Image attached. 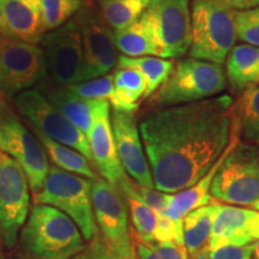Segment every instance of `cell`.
<instances>
[{
	"mask_svg": "<svg viewBox=\"0 0 259 259\" xmlns=\"http://www.w3.org/2000/svg\"><path fill=\"white\" fill-rule=\"evenodd\" d=\"M234 102L229 95L156 109L139 122L154 187L174 194L198 183L231 142Z\"/></svg>",
	"mask_w": 259,
	"mask_h": 259,
	"instance_id": "obj_1",
	"label": "cell"
},
{
	"mask_svg": "<svg viewBox=\"0 0 259 259\" xmlns=\"http://www.w3.org/2000/svg\"><path fill=\"white\" fill-rule=\"evenodd\" d=\"M78 226L59 209L34 204L18 238L19 259H72L85 248Z\"/></svg>",
	"mask_w": 259,
	"mask_h": 259,
	"instance_id": "obj_2",
	"label": "cell"
},
{
	"mask_svg": "<svg viewBox=\"0 0 259 259\" xmlns=\"http://www.w3.org/2000/svg\"><path fill=\"white\" fill-rule=\"evenodd\" d=\"M227 87L222 65L194 58L178 61L164 83L147 100L149 108L168 107L212 99Z\"/></svg>",
	"mask_w": 259,
	"mask_h": 259,
	"instance_id": "obj_3",
	"label": "cell"
},
{
	"mask_svg": "<svg viewBox=\"0 0 259 259\" xmlns=\"http://www.w3.org/2000/svg\"><path fill=\"white\" fill-rule=\"evenodd\" d=\"M236 38L234 10L215 0H193L190 58L222 65Z\"/></svg>",
	"mask_w": 259,
	"mask_h": 259,
	"instance_id": "obj_4",
	"label": "cell"
},
{
	"mask_svg": "<svg viewBox=\"0 0 259 259\" xmlns=\"http://www.w3.org/2000/svg\"><path fill=\"white\" fill-rule=\"evenodd\" d=\"M93 180L50 164L44 186L34 196V202L51 205L66 213L78 226L84 240L90 242L100 234L93 206Z\"/></svg>",
	"mask_w": 259,
	"mask_h": 259,
	"instance_id": "obj_5",
	"label": "cell"
},
{
	"mask_svg": "<svg viewBox=\"0 0 259 259\" xmlns=\"http://www.w3.org/2000/svg\"><path fill=\"white\" fill-rule=\"evenodd\" d=\"M210 196L236 206H252L259 200V142L235 144L213 178Z\"/></svg>",
	"mask_w": 259,
	"mask_h": 259,
	"instance_id": "obj_6",
	"label": "cell"
},
{
	"mask_svg": "<svg viewBox=\"0 0 259 259\" xmlns=\"http://www.w3.org/2000/svg\"><path fill=\"white\" fill-rule=\"evenodd\" d=\"M0 151L22 167L32 194L40 192L50 169L46 151L28 124L16 115L5 99H0Z\"/></svg>",
	"mask_w": 259,
	"mask_h": 259,
	"instance_id": "obj_7",
	"label": "cell"
},
{
	"mask_svg": "<svg viewBox=\"0 0 259 259\" xmlns=\"http://www.w3.org/2000/svg\"><path fill=\"white\" fill-rule=\"evenodd\" d=\"M17 112L29 125L58 143L77 150L93 163L88 137L37 89H29L14 99Z\"/></svg>",
	"mask_w": 259,
	"mask_h": 259,
	"instance_id": "obj_8",
	"label": "cell"
},
{
	"mask_svg": "<svg viewBox=\"0 0 259 259\" xmlns=\"http://www.w3.org/2000/svg\"><path fill=\"white\" fill-rule=\"evenodd\" d=\"M30 185L24 170L0 151V238L8 248H14L29 215Z\"/></svg>",
	"mask_w": 259,
	"mask_h": 259,
	"instance_id": "obj_9",
	"label": "cell"
},
{
	"mask_svg": "<svg viewBox=\"0 0 259 259\" xmlns=\"http://www.w3.org/2000/svg\"><path fill=\"white\" fill-rule=\"evenodd\" d=\"M46 77L42 48L5 36L0 45V96L15 99Z\"/></svg>",
	"mask_w": 259,
	"mask_h": 259,
	"instance_id": "obj_10",
	"label": "cell"
},
{
	"mask_svg": "<svg viewBox=\"0 0 259 259\" xmlns=\"http://www.w3.org/2000/svg\"><path fill=\"white\" fill-rule=\"evenodd\" d=\"M93 206L97 228L109 251L125 259H136L128 231L125 197L103 179L93 183Z\"/></svg>",
	"mask_w": 259,
	"mask_h": 259,
	"instance_id": "obj_11",
	"label": "cell"
},
{
	"mask_svg": "<svg viewBox=\"0 0 259 259\" xmlns=\"http://www.w3.org/2000/svg\"><path fill=\"white\" fill-rule=\"evenodd\" d=\"M40 45L51 83L59 87L80 83L83 47L76 16L61 28L45 35Z\"/></svg>",
	"mask_w": 259,
	"mask_h": 259,
	"instance_id": "obj_12",
	"label": "cell"
},
{
	"mask_svg": "<svg viewBox=\"0 0 259 259\" xmlns=\"http://www.w3.org/2000/svg\"><path fill=\"white\" fill-rule=\"evenodd\" d=\"M158 58L176 59L191 46L190 0H153L147 10Z\"/></svg>",
	"mask_w": 259,
	"mask_h": 259,
	"instance_id": "obj_13",
	"label": "cell"
},
{
	"mask_svg": "<svg viewBox=\"0 0 259 259\" xmlns=\"http://www.w3.org/2000/svg\"><path fill=\"white\" fill-rule=\"evenodd\" d=\"M83 47L80 83L106 76L116 66L118 50L114 34L93 10L84 8L76 16Z\"/></svg>",
	"mask_w": 259,
	"mask_h": 259,
	"instance_id": "obj_14",
	"label": "cell"
},
{
	"mask_svg": "<svg viewBox=\"0 0 259 259\" xmlns=\"http://www.w3.org/2000/svg\"><path fill=\"white\" fill-rule=\"evenodd\" d=\"M111 119L116 153L125 173L138 185L155 189L135 114L113 109Z\"/></svg>",
	"mask_w": 259,
	"mask_h": 259,
	"instance_id": "obj_15",
	"label": "cell"
},
{
	"mask_svg": "<svg viewBox=\"0 0 259 259\" xmlns=\"http://www.w3.org/2000/svg\"><path fill=\"white\" fill-rule=\"evenodd\" d=\"M93 163L107 183L118 187L127 178L116 153L112 128L111 105L108 101L97 100L90 131L87 135Z\"/></svg>",
	"mask_w": 259,
	"mask_h": 259,
	"instance_id": "obj_16",
	"label": "cell"
},
{
	"mask_svg": "<svg viewBox=\"0 0 259 259\" xmlns=\"http://www.w3.org/2000/svg\"><path fill=\"white\" fill-rule=\"evenodd\" d=\"M259 240V211L236 205L219 204L208 248L245 246Z\"/></svg>",
	"mask_w": 259,
	"mask_h": 259,
	"instance_id": "obj_17",
	"label": "cell"
},
{
	"mask_svg": "<svg viewBox=\"0 0 259 259\" xmlns=\"http://www.w3.org/2000/svg\"><path fill=\"white\" fill-rule=\"evenodd\" d=\"M0 21L9 36L38 45L46 35L41 0H0Z\"/></svg>",
	"mask_w": 259,
	"mask_h": 259,
	"instance_id": "obj_18",
	"label": "cell"
},
{
	"mask_svg": "<svg viewBox=\"0 0 259 259\" xmlns=\"http://www.w3.org/2000/svg\"><path fill=\"white\" fill-rule=\"evenodd\" d=\"M239 136H240V134H239L238 121H236L234 115V118H233L232 138L228 147L225 150V153L222 154V156L213 164L211 169L198 183H196L193 186L189 187L187 190L171 194L170 202L168 204V208L166 212H164V215L171 220H176V221H183V219L189 212L212 202L211 196H210V189H211L212 180L215 178L216 173H218V170L220 169V167H221V164L223 163V161H225V158L227 157V155L235 147V144L240 141Z\"/></svg>",
	"mask_w": 259,
	"mask_h": 259,
	"instance_id": "obj_19",
	"label": "cell"
},
{
	"mask_svg": "<svg viewBox=\"0 0 259 259\" xmlns=\"http://www.w3.org/2000/svg\"><path fill=\"white\" fill-rule=\"evenodd\" d=\"M37 90H40L76 127L88 135L93 124L97 100L82 99L67 87L56 85L50 80L42 82Z\"/></svg>",
	"mask_w": 259,
	"mask_h": 259,
	"instance_id": "obj_20",
	"label": "cell"
},
{
	"mask_svg": "<svg viewBox=\"0 0 259 259\" xmlns=\"http://www.w3.org/2000/svg\"><path fill=\"white\" fill-rule=\"evenodd\" d=\"M227 80L236 92H242L252 84L259 85V47L236 45L226 60Z\"/></svg>",
	"mask_w": 259,
	"mask_h": 259,
	"instance_id": "obj_21",
	"label": "cell"
},
{
	"mask_svg": "<svg viewBox=\"0 0 259 259\" xmlns=\"http://www.w3.org/2000/svg\"><path fill=\"white\" fill-rule=\"evenodd\" d=\"M114 34L116 50L130 58L157 57L158 52L147 11L137 21Z\"/></svg>",
	"mask_w": 259,
	"mask_h": 259,
	"instance_id": "obj_22",
	"label": "cell"
},
{
	"mask_svg": "<svg viewBox=\"0 0 259 259\" xmlns=\"http://www.w3.org/2000/svg\"><path fill=\"white\" fill-rule=\"evenodd\" d=\"M113 96L109 105L114 111L135 113L144 100L147 83L144 77L134 69H118L113 73Z\"/></svg>",
	"mask_w": 259,
	"mask_h": 259,
	"instance_id": "obj_23",
	"label": "cell"
},
{
	"mask_svg": "<svg viewBox=\"0 0 259 259\" xmlns=\"http://www.w3.org/2000/svg\"><path fill=\"white\" fill-rule=\"evenodd\" d=\"M29 127L40 141L45 151H46L47 157L52 161L53 166L93 181L100 179L95 169H94L93 164L90 163L85 156H83L82 154L72 148L66 147V145L60 144L53 141V139L48 138L47 136L42 135L40 131H37L32 126L29 125Z\"/></svg>",
	"mask_w": 259,
	"mask_h": 259,
	"instance_id": "obj_24",
	"label": "cell"
},
{
	"mask_svg": "<svg viewBox=\"0 0 259 259\" xmlns=\"http://www.w3.org/2000/svg\"><path fill=\"white\" fill-rule=\"evenodd\" d=\"M218 205L219 203L206 204L183 219L184 244L190 257L208 248Z\"/></svg>",
	"mask_w": 259,
	"mask_h": 259,
	"instance_id": "obj_25",
	"label": "cell"
},
{
	"mask_svg": "<svg viewBox=\"0 0 259 259\" xmlns=\"http://www.w3.org/2000/svg\"><path fill=\"white\" fill-rule=\"evenodd\" d=\"M153 0H100L99 17L113 32L128 27L147 11Z\"/></svg>",
	"mask_w": 259,
	"mask_h": 259,
	"instance_id": "obj_26",
	"label": "cell"
},
{
	"mask_svg": "<svg viewBox=\"0 0 259 259\" xmlns=\"http://www.w3.org/2000/svg\"><path fill=\"white\" fill-rule=\"evenodd\" d=\"M116 67L137 70L144 77L145 83H147L144 100H148L168 78L174 67V63L173 60L162 59L157 57L130 58L119 56Z\"/></svg>",
	"mask_w": 259,
	"mask_h": 259,
	"instance_id": "obj_27",
	"label": "cell"
},
{
	"mask_svg": "<svg viewBox=\"0 0 259 259\" xmlns=\"http://www.w3.org/2000/svg\"><path fill=\"white\" fill-rule=\"evenodd\" d=\"M234 115L239 134L244 141L259 142V85L252 84L242 90L239 102L234 105Z\"/></svg>",
	"mask_w": 259,
	"mask_h": 259,
	"instance_id": "obj_28",
	"label": "cell"
},
{
	"mask_svg": "<svg viewBox=\"0 0 259 259\" xmlns=\"http://www.w3.org/2000/svg\"><path fill=\"white\" fill-rule=\"evenodd\" d=\"M121 194L125 197L128 211L131 213L132 225L136 229V238L144 244H153L155 242L154 234L157 227L158 215L131 193Z\"/></svg>",
	"mask_w": 259,
	"mask_h": 259,
	"instance_id": "obj_29",
	"label": "cell"
},
{
	"mask_svg": "<svg viewBox=\"0 0 259 259\" xmlns=\"http://www.w3.org/2000/svg\"><path fill=\"white\" fill-rule=\"evenodd\" d=\"M85 8L83 0H41V11L46 31L63 27Z\"/></svg>",
	"mask_w": 259,
	"mask_h": 259,
	"instance_id": "obj_30",
	"label": "cell"
},
{
	"mask_svg": "<svg viewBox=\"0 0 259 259\" xmlns=\"http://www.w3.org/2000/svg\"><path fill=\"white\" fill-rule=\"evenodd\" d=\"M116 190L121 193H131L136 198L143 202L145 205L149 206L155 212L164 213L168 208V204L170 202L171 194L161 192L156 189H148L138 184L132 183L128 178H126L120 183V185L116 187Z\"/></svg>",
	"mask_w": 259,
	"mask_h": 259,
	"instance_id": "obj_31",
	"label": "cell"
},
{
	"mask_svg": "<svg viewBox=\"0 0 259 259\" xmlns=\"http://www.w3.org/2000/svg\"><path fill=\"white\" fill-rule=\"evenodd\" d=\"M77 96L85 100H103L111 102L113 96V74L99 77L87 82L72 84L67 87Z\"/></svg>",
	"mask_w": 259,
	"mask_h": 259,
	"instance_id": "obj_32",
	"label": "cell"
},
{
	"mask_svg": "<svg viewBox=\"0 0 259 259\" xmlns=\"http://www.w3.org/2000/svg\"><path fill=\"white\" fill-rule=\"evenodd\" d=\"M235 25L239 40L246 45L259 47V6L235 11Z\"/></svg>",
	"mask_w": 259,
	"mask_h": 259,
	"instance_id": "obj_33",
	"label": "cell"
},
{
	"mask_svg": "<svg viewBox=\"0 0 259 259\" xmlns=\"http://www.w3.org/2000/svg\"><path fill=\"white\" fill-rule=\"evenodd\" d=\"M154 241L176 242L179 245H185L184 244L183 221H176V220L168 218L164 213H160L156 231L154 234Z\"/></svg>",
	"mask_w": 259,
	"mask_h": 259,
	"instance_id": "obj_34",
	"label": "cell"
},
{
	"mask_svg": "<svg viewBox=\"0 0 259 259\" xmlns=\"http://www.w3.org/2000/svg\"><path fill=\"white\" fill-rule=\"evenodd\" d=\"M254 244L245 246L225 245L215 248H208L210 259H252Z\"/></svg>",
	"mask_w": 259,
	"mask_h": 259,
	"instance_id": "obj_35",
	"label": "cell"
},
{
	"mask_svg": "<svg viewBox=\"0 0 259 259\" xmlns=\"http://www.w3.org/2000/svg\"><path fill=\"white\" fill-rule=\"evenodd\" d=\"M72 259H125L119 257L113 253L107 248V246L103 244L101 236L100 234L95 236L88 245L85 246V248L73 257Z\"/></svg>",
	"mask_w": 259,
	"mask_h": 259,
	"instance_id": "obj_36",
	"label": "cell"
},
{
	"mask_svg": "<svg viewBox=\"0 0 259 259\" xmlns=\"http://www.w3.org/2000/svg\"><path fill=\"white\" fill-rule=\"evenodd\" d=\"M215 2L222 3L234 11H244V10L253 9L259 6V0H215Z\"/></svg>",
	"mask_w": 259,
	"mask_h": 259,
	"instance_id": "obj_37",
	"label": "cell"
},
{
	"mask_svg": "<svg viewBox=\"0 0 259 259\" xmlns=\"http://www.w3.org/2000/svg\"><path fill=\"white\" fill-rule=\"evenodd\" d=\"M136 252H137L138 259H162L147 244H144L139 239H136Z\"/></svg>",
	"mask_w": 259,
	"mask_h": 259,
	"instance_id": "obj_38",
	"label": "cell"
},
{
	"mask_svg": "<svg viewBox=\"0 0 259 259\" xmlns=\"http://www.w3.org/2000/svg\"><path fill=\"white\" fill-rule=\"evenodd\" d=\"M191 259H210L209 254H208V248H206V250H203V251L198 252V253H196L194 255H192Z\"/></svg>",
	"mask_w": 259,
	"mask_h": 259,
	"instance_id": "obj_39",
	"label": "cell"
},
{
	"mask_svg": "<svg viewBox=\"0 0 259 259\" xmlns=\"http://www.w3.org/2000/svg\"><path fill=\"white\" fill-rule=\"evenodd\" d=\"M5 36H8V34H6L4 25H3L2 21H0V45H2V42H3V40H4Z\"/></svg>",
	"mask_w": 259,
	"mask_h": 259,
	"instance_id": "obj_40",
	"label": "cell"
},
{
	"mask_svg": "<svg viewBox=\"0 0 259 259\" xmlns=\"http://www.w3.org/2000/svg\"><path fill=\"white\" fill-rule=\"evenodd\" d=\"M252 259H259V240L254 242V251L253 255H252Z\"/></svg>",
	"mask_w": 259,
	"mask_h": 259,
	"instance_id": "obj_41",
	"label": "cell"
},
{
	"mask_svg": "<svg viewBox=\"0 0 259 259\" xmlns=\"http://www.w3.org/2000/svg\"><path fill=\"white\" fill-rule=\"evenodd\" d=\"M251 209H253V210H257V211H259V200H257V202H255L253 205L251 206Z\"/></svg>",
	"mask_w": 259,
	"mask_h": 259,
	"instance_id": "obj_42",
	"label": "cell"
},
{
	"mask_svg": "<svg viewBox=\"0 0 259 259\" xmlns=\"http://www.w3.org/2000/svg\"><path fill=\"white\" fill-rule=\"evenodd\" d=\"M0 99H4V97H2V96H0Z\"/></svg>",
	"mask_w": 259,
	"mask_h": 259,
	"instance_id": "obj_43",
	"label": "cell"
},
{
	"mask_svg": "<svg viewBox=\"0 0 259 259\" xmlns=\"http://www.w3.org/2000/svg\"><path fill=\"white\" fill-rule=\"evenodd\" d=\"M0 259H3V258H2V257H0Z\"/></svg>",
	"mask_w": 259,
	"mask_h": 259,
	"instance_id": "obj_44",
	"label": "cell"
}]
</instances>
